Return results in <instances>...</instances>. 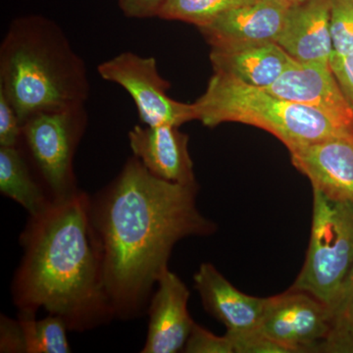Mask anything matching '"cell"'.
Segmentation results:
<instances>
[{
    "label": "cell",
    "mask_w": 353,
    "mask_h": 353,
    "mask_svg": "<svg viewBox=\"0 0 353 353\" xmlns=\"http://www.w3.org/2000/svg\"><path fill=\"white\" fill-rule=\"evenodd\" d=\"M197 183L157 178L132 155L112 182L90 196L92 240L115 319L148 312L153 288L169 268L178 241L216 231L197 208Z\"/></svg>",
    "instance_id": "6da1fadb"
},
{
    "label": "cell",
    "mask_w": 353,
    "mask_h": 353,
    "mask_svg": "<svg viewBox=\"0 0 353 353\" xmlns=\"http://www.w3.org/2000/svg\"><path fill=\"white\" fill-rule=\"evenodd\" d=\"M90 201L79 190L30 216L20 236L24 254L11 285L18 310L37 314L43 308L78 333L115 319L92 240Z\"/></svg>",
    "instance_id": "7a4b0ae2"
},
{
    "label": "cell",
    "mask_w": 353,
    "mask_h": 353,
    "mask_svg": "<svg viewBox=\"0 0 353 353\" xmlns=\"http://www.w3.org/2000/svg\"><path fill=\"white\" fill-rule=\"evenodd\" d=\"M0 92L23 124L34 114L83 105L90 83L61 27L32 14L15 18L0 44Z\"/></svg>",
    "instance_id": "3957f363"
},
{
    "label": "cell",
    "mask_w": 353,
    "mask_h": 353,
    "mask_svg": "<svg viewBox=\"0 0 353 353\" xmlns=\"http://www.w3.org/2000/svg\"><path fill=\"white\" fill-rule=\"evenodd\" d=\"M196 120L214 128L234 122L265 130L288 150L353 134L352 128L315 109L301 105L223 74L214 73L194 102Z\"/></svg>",
    "instance_id": "277c9868"
},
{
    "label": "cell",
    "mask_w": 353,
    "mask_h": 353,
    "mask_svg": "<svg viewBox=\"0 0 353 353\" xmlns=\"http://www.w3.org/2000/svg\"><path fill=\"white\" fill-rule=\"evenodd\" d=\"M312 190L307 253L290 289L307 292L331 308L353 266V203Z\"/></svg>",
    "instance_id": "5b68a950"
},
{
    "label": "cell",
    "mask_w": 353,
    "mask_h": 353,
    "mask_svg": "<svg viewBox=\"0 0 353 353\" xmlns=\"http://www.w3.org/2000/svg\"><path fill=\"white\" fill-rule=\"evenodd\" d=\"M88 126L85 104L34 114L22 124V139L52 201L73 196L74 157Z\"/></svg>",
    "instance_id": "8992f818"
},
{
    "label": "cell",
    "mask_w": 353,
    "mask_h": 353,
    "mask_svg": "<svg viewBox=\"0 0 353 353\" xmlns=\"http://www.w3.org/2000/svg\"><path fill=\"white\" fill-rule=\"evenodd\" d=\"M97 72L103 80L126 90L146 126L180 127L196 120L194 103L176 101L167 94L170 83L160 75L154 57L125 51L102 62Z\"/></svg>",
    "instance_id": "52a82bcc"
},
{
    "label": "cell",
    "mask_w": 353,
    "mask_h": 353,
    "mask_svg": "<svg viewBox=\"0 0 353 353\" xmlns=\"http://www.w3.org/2000/svg\"><path fill=\"white\" fill-rule=\"evenodd\" d=\"M331 310L315 296L290 289L266 297L259 331L288 353L318 352L326 340Z\"/></svg>",
    "instance_id": "ba28073f"
},
{
    "label": "cell",
    "mask_w": 353,
    "mask_h": 353,
    "mask_svg": "<svg viewBox=\"0 0 353 353\" xmlns=\"http://www.w3.org/2000/svg\"><path fill=\"white\" fill-rule=\"evenodd\" d=\"M292 3L290 0H257L232 9L199 29L211 48L277 43Z\"/></svg>",
    "instance_id": "9c48e42d"
},
{
    "label": "cell",
    "mask_w": 353,
    "mask_h": 353,
    "mask_svg": "<svg viewBox=\"0 0 353 353\" xmlns=\"http://www.w3.org/2000/svg\"><path fill=\"white\" fill-rule=\"evenodd\" d=\"M287 101L315 109L353 130V108L331 64L294 62L275 83L264 88Z\"/></svg>",
    "instance_id": "30bf717a"
},
{
    "label": "cell",
    "mask_w": 353,
    "mask_h": 353,
    "mask_svg": "<svg viewBox=\"0 0 353 353\" xmlns=\"http://www.w3.org/2000/svg\"><path fill=\"white\" fill-rule=\"evenodd\" d=\"M148 307V336L143 353H176L185 347L194 320L188 310L190 290L179 276L167 268Z\"/></svg>",
    "instance_id": "8fae6325"
},
{
    "label": "cell",
    "mask_w": 353,
    "mask_h": 353,
    "mask_svg": "<svg viewBox=\"0 0 353 353\" xmlns=\"http://www.w3.org/2000/svg\"><path fill=\"white\" fill-rule=\"evenodd\" d=\"M292 163L312 189L336 201L353 203V134L290 150Z\"/></svg>",
    "instance_id": "7c38bea8"
},
{
    "label": "cell",
    "mask_w": 353,
    "mask_h": 353,
    "mask_svg": "<svg viewBox=\"0 0 353 353\" xmlns=\"http://www.w3.org/2000/svg\"><path fill=\"white\" fill-rule=\"evenodd\" d=\"M132 155L153 176L179 185H196L189 136L170 125L134 126L129 132Z\"/></svg>",
    "instance_id": "4fadbf2b"
},
{
    "label": "cell",
    "mask_w": 353,
    "mask_h": 353,
    "mask_svg": "<svg viewBox=\"0 0 353 353\" xmlns=\"http://www.w3.org/2000/svg\"><path fill=\"white\" fill-rule=\"evenodd\" d=\"M194 281L204 308L226 327L227 334L259 329L266 299L241 292L211 263H202Z\"/></svg>",
    "instance_id": "5bb4252c"
},
{
    "label": "cell",
    "mask_w": 353,
    "mask_h": 353,
    "mask_svg": "<svg viewBox=\"0 0 353 353\" xmlns=\"http://www.w3.org/2000/svg\"><path fill=\"white\" fill-rule=\"evenodd\" d=\"M331 0H299L290 6L277 43L301 63L331 64Z\"/></svg>",
    "instance_id": "9a60e30c"
},
{
    "label": "cell",
    "mask_w": 353,
    "mask_h": 353,
    "mask_svg": "<svg viewBox=\"0 0 353 353\" xmlns=\"http://www.w3.org/2000/svg\"><path fill=\"white\" fill-rule=\"evenodd\" d=\"M214 73L223 74L253 87L266 88L296 62L277 43L212 48Z\"/></svg>",
    "instance_id": "2e32d148"
},
{
    "label": "cell",
    "mask_w": 353,
    "mask_h": 353,
    "mask_svg": "<svg viewBox=\"0 0 353 353\" xmlns=\"http://www.w3.org/2000/svg\"><path fill=\"white\" fill-rule=\"evenodd\" d=\"M46 188L32 176L19 146L0 148V192L17 202L30 216L43 213L52 203Z\"/></svg>",
    "instance_id": "e0dca14e"
},
{
    "label": "cell",
    "mask_w": 353,
    "mask_h": 353,
    "mask_svg": "<svg viewBox=\"0 0 353 353\" xmlns=\"http://www.w3.org/2000/svg\"><path fill=\"white\" fill-rule=\"evenodd\" d=\"M34 313L19 311V320L26 341V353H69L71 352L63 319L55 315H48L44 319L37 320Z\"/></svg>",
    "instance_id": "ac0fdd59"
},
{
    "label": "cell",
    "mask_w": 353,
    "mask_h": 353,
    "mask_svg": "<svg viewBox=\"0 0 353 353\" xmlns=\"http://www.w3.org/2000/svg\"><path fill=\"white\" fill-rule=\"evenodd\" d=\"M330 310L329 334L318 352L353 353V266Z\"/></svg>",
    "instance_id": "d6986e66"
},
{
    "label": "cell",
    "mask_w": 353,
    "mask_h": 353,
    "mask_svg": "<svg viewBox=\"0 0 353 353\" xmlns=\"http://www.w3.org/2000/svg\"><path fill=\"white\" fill-rule=\"evenodd\" d=\"M255 1L257 0H166L158 18L201 28L232 9Z\"/></svg>",
    "instance_id": "ffe728a7"
},
{
    "label": "cell",
    "mask_w": 353,
    "mask_h": 353,
    "mask_svg": "<svg viewBox=\"0 0 353 353\" xmlns=\"http://www.w3.org/2000/svg\"><path fill=\"white\" fill-rule=\"evenodd\" d=\"M331 28L333 55L345 57L353 52V2L331 0Z\"/></svg>",
    "instance_id": "44dd1931"
},
{
    "label": "cell",
    "mask_w": 353,
    "mask_h": 353,
    "mask_svg": "<svg viewBox=\"0 0 353 353\" xmlns=\"http://www.w3.org/2000/svg\"><path fill=\"white\" fill-rule=\"evenodd\" d=\"M183 352L187 353H234L233 343L228 334L219 336L202 328L194 323Z\"/></svg>",
    "instance_id": "7402d4cb"
},
{
    "label": "cell",
    "mask_w": 353,
    "mask_h": 353,
    "mask_svg": "<svg viewBox=\"0 0 353 353\" xmlns=\"http://www.w3.org/2000/svg\"><path fill=\"white\" fill-rule=\"evenodd\" d=\"M22 123L3 92H0V148L19 146Z\"/></svg>",
    "instance_id": "603a6c76"
},
{
    "label": "cell",
    "mask_w": 353,
    "mask_h": 353,
    "mask_svg": "<svg viewBox=\"0 0 353 353\" xmlns=\"http://www.w3.org/2000/svg\"><path fill=\"white\" fill-rule=\"evenodd\" d=\"M234 353H288L282 345L272 341L259 330L250 333L229 334Z\"/></svg>",
    "instance_id": "cb8c5ba5"
},
{
    "label": "cell",
    "mask_w": 353,
    "mask_h": 353,
    "mask_svg": "<svg viewBox=\"0 0 353 353\" xmlns=\"http://www.w3.org/2000/svg\"><path fill=\"white\" fill-rule=\"evenodd\" d=\"M0 352L26 353L24 331L19 320H13L6 315H1Z\"/></svg>",
    "instance_id": "d4e9b609"
},
{
    "label": "cell",
    "mask_w": 353,
    "mask_h": 353,
    "mask_svg": "<svg viewBox=\"0 0 353 353\" xmlns=\"http://www.w3.org/2000/svg\"><path fill=\"white\" fill-rule=\"evenodd\" d=\"M166 0H118L121 11L132 19L159 17Z\"/></svg>",
    "instance_id": "484cf974"
},
{
    "label": "cell",
    "mask_w": 353,
    "mask_h": 353,
    "mask_svg": "<svg viewBox=\"0 0 353 353\" xmlns=\"http://www.w3.org/2000/svg\"><path fill=\"white\" fill-rule=\"evenodd\" d=\"M331 67L353 108V52L345 57H332Z\"/></svg>",
    "instance_id": "4316f807"
},
{
    "label": "cell",
    "mask_w": 353,
    "mask_h": 353,
    "mask_svg": "<svg viewBox=\"0 0 353 353\" xmlns=\"http://www.w3.org/2000/svg\"><path fill=\"white\" fill-rule=\"evenodd\" d=\"M290 1L296 2V1H299V0H290Z\"/></svg>",
    "instance_id": "83f0119b"
},
{
    "label": "cell",
    "mask_w": 353,
    "mask_h": 353,
    "mask_svg": "<svg viewBox=\"0 0 353 353\" xmlns=\"http://www.w3.org/2000/svg\"><path fill=\"white\" fill-rule=\"evenodd\" d=\"M352 1L353 2V0H352Z\"/></svg>",
    "instance_id": "f1b7e54d"
}]
</instances>
